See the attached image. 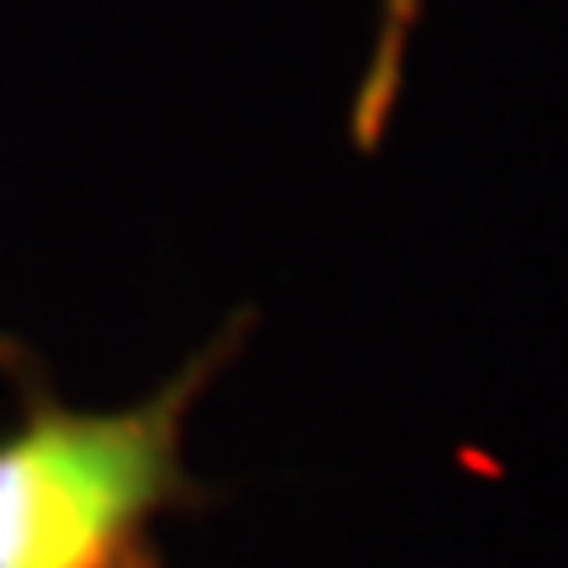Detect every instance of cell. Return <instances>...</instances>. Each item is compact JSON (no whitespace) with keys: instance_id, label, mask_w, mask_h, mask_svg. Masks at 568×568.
Segmentation results:
<instances>
[{"instance_id":"cell-2","label":"cell","mask_w":568,"mask_h":568,"mask_svg":"<svg viewBox=\"0 0 568 568\" xmlns=\"http://www.w3.org/2000/svg\"><path fill=\"white\" fill-rule=\"evenodd\" d=\"M422 17V0H379V27H374V48L353 90V111H347V138L358 153H374L389 132V116L400 105V84H406V48Z\"/></svg>"},{"instance_id":"cell-1","label":"cell","mask_w":568,"mask_h":568,"mask_svg":"<svg viewBox=\"0 0 568 568\" xmlns=\"http://www.w3.org/2000/svg\"><path fill=\"white\" fill-rule=\"evenodd\" d=\"M247 332L253 311H237L148 400L116 410L69 406L11 353L21 416L0 432V568H163L159 521L205 500L184 468V426Z\"/></svg>"}]
</instances>
